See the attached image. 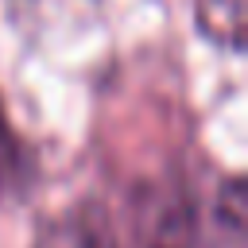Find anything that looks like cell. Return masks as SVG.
<instances>
[{
    "mask_svg": "<svg viewBox=\"0 0 248 248\" xmlns=\"http://www.w3.org/2000/svg\"><path fill=\"white\" fill-rule=\"evenodd\" d=\"M194 12H198L202 31L213 43L240 50V43H244V0H198Z\"/></svg>",
    "mask_w": 248,
    "mask_h": 248,
    "instance_id": "6da1fadb",
    "label": "cell"
},
{
    "mask_svg": "<svg viewBox=\"0 0 248 248\" xmlns=\"http://www.w3.org/2000/svg\"><path fill=\"white\" fill-rule=\"evenodd\" d=\"M31 248H105V244L85 217H58V221L43 225V232L35 236Z\"/></svg>",
    "mask_w": 248,
    "mask_h": 248,
    "instance_id": "7a4b0ae2",
    "label": "cell"
},
{
    "mask_svg": "<svg viewBox=\"0 0 248 248\" xmlns=\"http://www.w3.org/2000/svg\"><path fill=\"white\" fill-rule=\"evenodd\" d=\"M16 170H19V143L4 120V108H0V194L16 182Z\"/></svg>",
    "mask_w": 248,
    "mask_h": 248,
    "instance_id": "3957f363",
    "label": "cell"
}]
</instances>
